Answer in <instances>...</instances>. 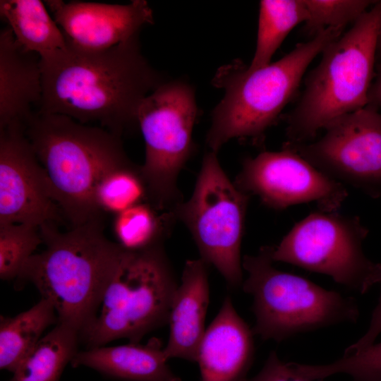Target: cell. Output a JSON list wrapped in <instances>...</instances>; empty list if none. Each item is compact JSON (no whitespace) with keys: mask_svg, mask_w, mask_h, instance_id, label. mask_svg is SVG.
<instances>
[{"mask_svg":"<svg viewBox=\"0 0 381 381\" xmlns=\"http://www.w3.org/2000/svg\"><path fill=\"white\" fill-rule=\"evenodd\" d=\"M42 96L38 113L97 121L121 137L138 126L143 99L164 82L141 53L139 35L98 52L68 49L40 61Z\"/></svg>","mask_w":381,"mask_h":381,"instance_id":"1","label":"cell"},{"mask_svg":"<svg viewBox=\"0 0 381 381\" xmlns=\"http://www.w3.org/2000/svg\"><path fill=\"white\" fill-rule=\"evenodd\" d=\"M40 233L45 248L25 264L16 287L33 284L54 306L58 322L80 334L99 313L121 246L104 235V217L65 232L45 224Z\"/></svg>","mask_w":381,"mask_h":381,"instance_id":"2","label":"cell"},{"mask_svg":"<svg viewBox=\"0 0 381 381\" xmlns=\"http://www.w3.org/2000/svg\"><path fill=\"white\" fill-rule=\"evenodd\" d=\"M24 128L71 227L104 217L95 190L107 171L128 159L121 137L67 116L37 111Z\"/></svg>","mask_w":381,"mask_h":381,"instance_id":"3","label":"cell"},{"mask_svg":"<svg viewBox=\"0 0 381 381\" xmlns=\"http://www.w3.org/2000/svg\"><path fill=\"white\" fill-rule=\"evenodd\" d=\"M342 30L325 29L262 68L234 62L219 70L213 83L225 94L212 112L206 138L210 151L217 153L232 138L260 140L296 94L310 64Z\"/></svg>","mask_w":381,"mask_h":381,"instance_id":"4","label":"cell"},{"mask_svg":"<svg viewBox=\"0 0 381 381\" xmlns=\"http://www.w3.org/2000/svg\"><path fill=\"white\" fill-rule=\"evenodd\" d=\"M380 16L381 1H377L323 49L321 61L308 75L303 92L288 116L289 143L312 140L334 120L368 104Z\"/></svg>","mask_w":381,"mask_h":381,"instance_id":"5","label":"cell"},{"mask_svg":"<svg viewBox=\"0 0 381 381\" xmlns=\"http://www.w3.org/2000/svg\"><path fill=\"white\" fill-rule=\"evenodd\" d=\"M177 288L163 245L141 250L121 246L101 308L80 333V343L86 349L123 338L139 343L168 322Z\"/></svg>","mask_w":381,"mask_h":381,"instance_id":"6","label":"cell"},{"mask_svg":"<svg viewBox=\"0 0 381 381\" xmlns=\"http://www.w3.org/2000/svg\"><path fill=\"white\" fill-rule=\"evenodd\" d=\"M274 246L245 255L248 272L243 290L253 296V328L265 341L281 342L298 334L341 323H354L360 315L356 299L327 290L300 276L273 266Z\"/></svg>","mask_w":381,"mask_h":381,"instance_id":"7","label":"cell"},{"mask_svg":"<svg viewBox=\"0 0 381 381\" xmlns=\"http://www.w3.org/2000/svg\"><path fill=\"white\" fill-rule=\"evenodd\" d=\"M250 198L228 178L217 152L209 151L191 197L171 211L190 231L200 258L213 265L232 289L243 284L241 246Z\"/></svg>","mask_w":381,"mask_h":381,"instance_id":"8","label":"cell"},{"mask_svg":"<svg viewBox=\"0 0 381 381\" xmlns=\"http://www.w3.org/2000/svg\"><path fill=\"white\" fill-rule=\"evenodd\" d=\"M197 112L193 88L181 80L164 82L139 107L138 126L145 147L141 173L149 202L160 210L171 212L183 201L177 179L194 151Z\"/></svg>","mask_w":381,"mask_h":381,"instance_id":"9","label":"cell"},{"mask_svg":"<svg viewBox=\"0 0 381 381\" xmlns=\"http://www.w3.org/2000/svg\"><path fill=\"white\" fill-rule=\"evenodd\" d=\"M369 229L356 216L310 213L274 246L272 260L329 276L361 294L381 283V263L369 259L363 243Z\"/></svg>","mask_w":381,"mask_h":381,"instance_id":"10","label":"cell"},{"mask_svg":"<svg viewBox=\"0 0 381 381\" xmlns=\"http://www.w3.org/2000/svg\"><path fill=\"white\" fill-rule=\"evenodd\" d=\"M318 140L287 142L315 168L381 201V114L371 104L346 114L325 128Z\"/></svg>","mask_w":381,"mask_h":381,"instance_id":"11","label":"cell"},{"mask_svg":"<svg viewBox=\"0 0 381 381\" xmlns=\"http://www.w3.org/2000/svg\"><path fill=\"white\" fill-rule=\"evenodd\" d=\"M234 183L278 210L313 202L321 211L337 212L348 196L344 185L285 146L281 151L246 157Z\"/></svg>","mask_w":381,"mask_h":381,"instance_id":"12","label":"cell"},{"mask_svg":"<svg viewBox=\"0 0 381 381\" xmlns=\"http://www.w3.org/2000/svg\"><path fill=\"white\" fill-rule=\"evenodd\" d=\"M66 221L24 126L0 128V224Z\"/></svg>","mask_w":381,"mask_h":381,"instance_id":"13","label":"cell"},{"mask_svg":"<svg viewBox=\"0 0 381 381\" xmlns=\"http://www.w3.org/2000/svg\"><path fill=\"white\" fill-rule=\"evenodd\" d=\"M68 45L86 52L102 51L138 35L154 22L145 0L128 4L61 0L44 1Z\"/></svg>","mask_w":381,"mask_h":381,"instance_id":"14","label":"cell"},{"mask_svg":"<svg viewBox=\"0 0 381 381\" xmlns=\"http://www.w3.org/2000/svg\"><path fill=\"white\" fill-rule=\"evenodd\" d=\"M253 334L226 296L199 346L200 381L244 380L253 360Z\"/></svg>","mask_w":381,"mask_h":381,"instance_id":"15","label":"cell"},{"mask_svg":"<svg viewBox=\"0 0 381 381\" xmlns=\"http://www.w3.org/2000/svg\"><path fill=\"white\" fill-rule=\"evenodd\" d=\"M42 96L40 56L24 50L7 27L0 32V128L25 126Z\"/></svg>","mask_w":381,"mask_h":381,"instance_id":"16","label":"cell"},{"mask_svg":"<svg viewBox=\"0 0 381 381\" xmlns=\"http://www.w3.org/2000/svg\"><path fill=\"white\" fill-rule=\"evenodd\" d=\"M207 264L201 258L186 262L181 282L172 300L168 320L170 333L164 349L167 360L195 361L205 334L209 303Z\"/></svg>","mask_w":381,"mask_h":381,"instance_id":"17","label":"cell"},{"mask_svg":"<svg viewBox=\"0 0 381 381\" xmlns=\"http://www.w3.org/2000/svg\"><path fill=\"white\" fill-rule=\"evenodd\" d=\"M164 349L157 338L144 345L101 346L78 351L71 364L128 381H181L167 365Z\"/></svg>","mask_w":381,"mask_h":381,"instance_id":"18","label":"cell"},{"mask_svg":"<svg viewBox=\"0 0 381 381\" xmlns=\"http://www.w3.org/2000/svg\"><path fill=\"white\" fill-rule=\"evenodd\" d=\"M39 0H1L0 16L8 24L17 42L28 52L37 54L42 62L52 61L69 48L67 40Z\"/></svg>","mask_w":381,"mask_h":381,"instance_id":"19","label":"cell"},{"mask_svg":"<svg viewBox=\"0 0 381 381\" xmlns=\"http://www.w3.org/2000/svg\"><path fill=\"white\" fill-rule=\"evenodd\" d=\"M58 317L52 303L42 298L13 317H0V368L13 373Z\"/></svg>","mask_w":381,"mask_h":381,"instance_id":"20","label":"cell"},{"mask_svg":"<svg viewBox=\"0 0 381 381\" xmlns=\"http://www.w3.org/2000/svg\"><path fill=\"white\" fill-rule=\"evenodd\" d=\"M79 335L74 328L58 322L19 364L10 381H59L78 352Z\"/></svg>","mask_w":381,"mask_h":381,"instance_id":"21","label":"cell"},{"mask_svg":"<svg viewBox=\"0 0 381 381\" xmlns=\"http://www.w3.org/2000/svg\"><path fill=\"white\" fill-rule=\"evenodd\" d=\"M176 221L171 212L143 202L115 215L113 231L121 247L141 250L163 245Z\"/></svg>","mask_w":381,"mask_h":381,"instance_id":"22","label":"cell"},{"mask_svg":"<svg viewBox=\"0 0 381 381\" xmlns=\"http://www.w3.org/2000/svg\"><path fill=\"white\" fill-rule=\"evenodd\" d=\"M306 18L304 0L260 1L256 47L248 68L256 69L270 64L289 33Z\"/></svg>","mask_w":381,"mask_h":381,"instance_id":"23","label":"cell"},{"mask_svg":"<svg viewBox=\"0 0 381 381\" xmlns=\"http://www.w3.org/2000/svg\"><path fill=\"white\" fill-rule=\"evenodd\" d=\"M94 198L98 210L104 215H116L136 204L149 202L140 166L128 158L110 169L99 181Z\"/></svg>","mask_w":381,"mask_h":381,"instance_id":"24","label":"cell"},{"mask_svg":"<svg viewBox=\"0 0 381 381\" xmlns=\"http://www.w3.org/2000/svg\"><path fill=\"white\" fill-rule=\"evenodd\" d=\"M293 368L310 380H324L344 373L352 381H381V342L344 356L326 365H306L290 362Z\"/></svg>","mask_w":381,"mask_h":381,"instance_id":"25","label":"cell"},{"mask_svg":"<svg viewBox=\"0 0 381 381\" xmlns=\"http://www.w3.org/2000/svg\"><path fill=\"white\" fill-rule=\"evenodd\" d=\"M42 243L40 227L25 224H0L1 279H16Z\"/></svg>","mask_w":381,"mask_h":381,"instance_id":"26","label":"cell"},{"mask_svg":"<svg viewBox=\"0 0 381 381\" xmlns=\"http://www.w3.org/2000/svg\"><path fill=\"white\" fill-rule=\"evenodd\" d=\"M377 1L304 0L307 11L306 30L314 36L329 28H343L355 23Z\"/></svg>","mask_w":381,"mask_h":381,"instance_id":"27","label":"cell"},{"mask_svg":"<svg viewBox=\"0 0 381 381\" xmlns=\"http://www.w3.org/2000/svg\"><path fill=\"white\" fill-rule=\"evenodd\" d=\"M243 381H323L310 380L297 373L290 363L279 359L276 351H272L262 370L254 377Z\"/></svg>","mask_w":381,"mask_h":381,"instance_id":"28","label":"cell"},{"mask_svg":"<svg viewBox=\"0 0 381 381\" xmlns=\"http://www.w3.org/2000/svg\"><path fill=\"white\" fill-rule=\"evenodd\" d=\"M381 334V291L377 305L371 314L370 324L365 334L360 337L354 344L347 347L344 355L358 352L372 344L377 337Z\"/></svg>","mask_w":381,"mask_h":381,"instance_id":"29","label":"cell"},{"mask_svg":"<svg viewBox=\"0 0 381 381\" xmlns=\"http://www.w3.org/2000/svg\"><path fill=\"white\" fill-rule=\"evenodd\" d=\"M377 72L368 92V104L381 108V64H376Z\"/></svg>","mask_w":381,"mask_h":381,"instance_id":"30","label":"cell"},{"mask_svg":"<svg viewBox=\"0 0 381 381\" xmlns=\"http://www.w3.org/2000/svg\"><path fill=\"white\" fill-rule=\"evenodd\" d=\"M381 64V16L378 27L376 45V64Z\"/></svg>","mask_w":381,"mask_h":381,"instance_id":"31","label":"cell"}]
</instances>
